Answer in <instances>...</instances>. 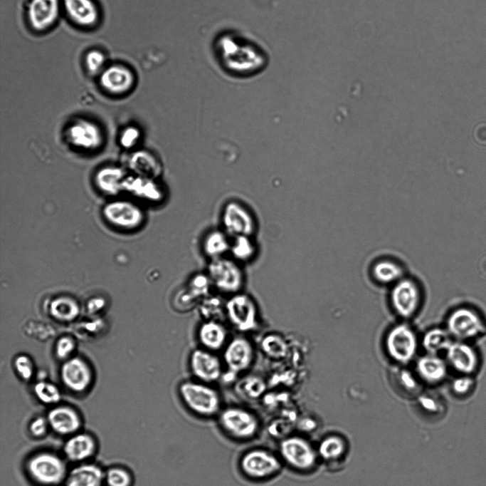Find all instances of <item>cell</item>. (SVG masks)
<instances>
[{"mask_svg": "<svg viewBox=\"0 0 486 486\" xmlns=\"http://www.w3.org/2000/svg\"><path fill=\"white\" fill-rule=\"evenodd\" d=\"M178 393L186 409L199 418L216 417L223 408L219 392L210 383L184 381L179 384Z\"/></svg>", "mask_w": 486, "mask_h": 486, "instance_id": "cell-1", "label": "cell"}, {"mask_svg": "<svg viewBox=\"0 0 486 486\" xmlns=\"http://www.w3.org/2000/svg\"><path fill=\"white\" fill-rule=\"evenodd\" d=\"M217 417L222 431L235 440H250L259 433V418L245 407L230 405L223 408Z\"/></svg>", "mask_w": 486, "mask_h": 486, "instance_id": "cell-2", "label": "cell"}, {"mask_svg": "<svg viewBox=\"0 0 486 486\" xmlns=\"http://www.w3.org/2000/svg\"><path fill=\"white\" fill-rule=\"evenodd\" d=\"M282 461L278 453L263 448L245 451L239 458L238 467L247 479L265 481L273 478L282 469Z\"/></svg>", "mask_w": 486, "mask_h": 486, "instance_id": "cell-3", "label": "cell"}, {"mask_svg": "<svg viewBox=\"0 0 486 486\" xmlns=\"http://www.w3.org/2000/svg\"><path fill=\"white\" fill-rule=\"evenodd\" d=\"M212 286L221 293L233 295L241 292L245 276L239 262L232 257H223L210 260L207 267Z\"/></svg>", "mask_w": 486, "mask_h": 486, "instance_id": "cell-4", "label": "cell"}, {"mask_svg": "<svg viewBox=\"0 0 486 486\" xmlns=\"http://www.w3.org/2000/svg\"><path fill=\"white\" fill-rule=\"evenodd\" d=\"M225 317L241 333L255 331L258 326V309L253 299L238 292L231 295L225 304Z\"/></svg>", "mask_w": 486, "mask_h": 486, "instance_id": "cell-5", "label": "cell"}, {"mask_svg": "<svg viewBox=\"0 0 486 486\" xmlns=\"http://www.w3.org/2000/svg\"><path fill=\"white\" fill-rule=\"evenodd\" d=\"M26 469L30 477L37 483L53 486L60 484L66 478V465L63 460L54 453L42 452L29 458Z\"/></svg>", "mask_w": 486, "mask_h": 486, "instance_id": "cell-6", "label": "cell"}, {"mask_svg": "<svg viewBox=\"0 0 486 486\" xmlns=\"http://www.w3.org/2000/svg\"><path fill=\"white\" fill-rule=\"evenodd\" d=\"M447 330L457 341H467L478 337L486 330L480 314L468 307H459L449 315L446 322Z\"/></svg>", "mask_w": 486, "mask_h": 486, "instance_id": "cell-7", "label": "cell"}, {"mask_svg": "<svg viewBox=\"0 0 486 486\" xmlns=\"http://www.w3.org/2000/svg\"><path fill=\"white\" fill-rule=\"evenodd\" d=\"M222 361L228 373L233 377L247 371L253 365L255 348L250 340L243 335L230 339L223 349Z\"/></svg>", "mask_w": 486, "mask_h": 486, "instance_id": "cell-8", "label": "cell"}, {"mask_svg": "<svg viewBox=\"0 0 486 486\" xmlns=\"http://www.w3.org/2000/svg\"><path fill=\"white\" fill-rule=\"evenodd\" d=\"M389 356L396 362L406 364L415 356L418 340L413 330L405 324L393 326L385 341Z\"/></svg>", "mask_w": 486, "mask_h": 486, "instance_id": "cell-9", "label": "cell"}, {"mask_svg": "<svg viewBox=\"0 0 486 486\" xmlns=\"http://www.w3.org/2000/svg\"><path fill=\"white\" fill-rule=\"evenodd\" d=\"M105 219L111 225L122 229H134L144 222V213L142 208L128 200H113L102 209Z\"/></svg>", "mask_w": 486, "mask_h": 486, "instance_id": "cell-10", "label": "cell"}, {"mask_svg": "<svg viewBox=\"0 0 486 486\" xmlns=\"http://www.w3.org/2000/svg\"><path fill=\"white\" fill-rule=\"evenodd\" d=\"M189 368L194 379L212 384L221 379L224 373L223 361L215 352L198 348L189 356Z\"/></svg>", "mask_w": 486, "mask_h": 486, "instance_id": "cell-11", "label": "cell"}, {"mask_svg": "<svg viewBox=\"0 0 486 486\" xmlns=\"http://www.w3.org/2000/svg\"><path fill=\"white\" fill-rule=\"evenodd\" d=\"M97 77L101 89L114 96H120L129 93L136 81L132 70L118 63L107 65Z\"/></svg>", "mask_w": 486, "mask_h": 486, "instance_id": "cell-12", "label": "cell"}, {"mask_svg": "<svg viewBox=\"0 0 486 486\" xmlns=\"http://www.w3.org/2000/svg\"><path fill=\"white\" fill-rule=\"evenodd\" d=\"M278 455L282 461L289 466L305 470L315 462V455L309 443L302 438L290 436L278 445Z\"/></svg>", "mask_w": 486, "mask_h": 486, "instance_id": "cell-13", "label": "cell"}, {"mask_svg": "<svg viewBox=\"0 0 486 486\" xmlns=\"http://www.w3.org/2000/svg\"><path fill=\"white\" fill-rule=\"evenodd\" d=\"M61 9L60 0H30L26 9L30 28L36 33L48 31L58 21Z\"/></svg>", "mask_w": 486, "mask_h": 486, "instance_id": "cell-14", "label": "cell"}, {"mask_svg": "<svg viewBox=\"0 0 486 486\" xmlns=\"http://www.w3.org/2000/svg\"><path fill=\"white\" fill-rule=\"evenodd\" d=\"M65 135L73 147L83 150H95L103 143L102 131L95 123L80 118L72 122L67 128Z\"/></svg>", "mask_w": 486, "mask_h": 486, "instance_id": "cell-15", "label": "cell"}, {"mask_svg": "<svg viewBox=\"0 0 486 486\" xmlns=\"http://www.w3.org/2000/svg\"><path fill=\"white\" fill-rule=\"evenodd\" d=\"M420 300L419 288L409 279H401L391 292L392 306L396 313L403 318H409L416 312Z\"/></svg>", "mask_w": 486, "mask_h": 486, "instance_id": "cell-16", "label": "cell"}, {"mask_svg": "<svg viewBox=\"0 0 486 486\" xmlns=\"http://www.w3.org/2000/svg\"><path fill=\"white\" fill-rule=\"evenodd\" d=\"M67 18L76 26L90 29L100 20V11L94 0H60Z\"/></svg>", "mask_w": 486, "mask_h": 486, "instance_id": "cell-17", "label": "cell"}, {"mask_svg": "<svg viewBox=\"0 0 486 486\" xmlns=\"http://www.w3.org/2000/svg\"><path fill=\"white\" fill-rule=\"evenodd\" d=\"M222 222L225 232L230 236H250L255 229L254 220L242 205L232 202L224 207Z\"/></svg>", "mask_w": 486, "mask_h": 486, "instance_id": "cell-18", "label": "cell"}, {"mask_svg": "<svg viewBox=\"0 0 486 486\" xmlns=\"http://www.w3.org/2000/svg\"><path fill=\"white\" fill-rule=\"evenodd\" d=\"M445 353L447 363L460 374L471 376L477 371L478 355L466 341H453Z\"/></svg>", "mask_w": 486, "mask_h": 486, "instance_id": "cell-19", "label": "cell"}, {"mask_svg": "<svg viewBox=\"0 0 486 486\" xmlns=\"http://www.w3.org/2000/svg\"><path fill=\"white\" fill-rule=\"evenodd\" d=\"M61 378L68 388L75 392H81L90 385L92 372L90 366L83 360L75 358L63 365Z\"/></svg>", "mask_w": 486, "mask_h": 486, "instance_id": "cell-20", "label": "cell"}, {"mask_svg": "<svg viewBox=\"0 0 486 486\" xmlns=\"http://www.w3.org/2000/svg\"><path fill=\"white\" fill-rule=\"evenodd\" d=\"M201 348L216 352L223 349L228 340V331L221 321L204 320L197 331Z\"/></svg>", "mask_w": 486, "mask_h": 486, "instance_id": "cell-21", "label": "cell"}, {"mask_svg": "<svg viewBox=\"0 0 486 486\" xmlns=\"http://www.w3.org/2000/svg\"><path fill=\"white\" fill-rule=\"evenodd\" d=\"M49 427L59 435H73L81 425L78 413L72 408L58 405L51 408L47 415Z\"/></svg>", "mask_w": 486, "mask_h": 486, "instance_id": "cell-22", "label": "cell"}, {"mask_svg": "<svg viewBox=\"0 0 486 486\" xmlns=\"http://www.w3.org/2000/svg\"><path fill=\"white\" fill-rule=\"evenodd\" d=\"M124 192L152 202H159L164 196L163 190L156 179L136 175L127 176Z\"/></svg>", "mask_w": 486, "mask_h": 486, "instance_id": "cell-23", "label": "cell"}, {"mask_svg": "<svg viewBox=\"0 0 486 486\" xmlns=\"http://www.w3.org/2000/svg\"><path fill=\"white\" fill-rule=\"evenodd\" d=\"M126 172L117 166L104 167L95 175V182L97 188L107 195H117L124 192L127 177Z\"/></svg>", "mask_w": 486, "mask_h": 486, "instance_id": "cell-24", "label": "cell"}, {"mask_svg": "<svg viewBox=\"0 0 486 486\" xmlns=\"http://www.w3.org/2000/svg\"><path fill=\"white\" fill-rule=\"evenodd\" d=\"M105 472L93 463L79 465L73 467L65 478V486H101Z\"/></svg>", "mask_w": 486, "mask_h": 486, "instance_id": "cell-25", "label": "cell"}, {"mask_svg": "<svg viewBox=\"0 0 486 486\" xmlns=\"http://www.w3.org/2000/svg\"><path fill=\"white\" fill-rule=\"evenodd\" d=\"M95 443L88 433H74L63 446L66 457L73 462H79L89 458L95 452Z\"/></svg>", "mask_w": 486, "mask_h": 486, "instance_id": "cell-26", "label": "cell"}, {"mask_svg": "<svg viewBox=\"0 0 486 486\" xmlns=\"http://www.w3.org/2000/svg\"><path fill=\"white\" fill-rule=\"evenodd\" d=\"M128 166L136 175L157 179L162 172L158 159L147 150H137L131 154Z\"/></svg>", "mask_w": 486, "mask_h": 486, "instance_id": "cell-27", "label": "cell"}, {"mask_svg": "<svg viewBox=\"0 0 486 486\" xmlns=\"http://www.w3.org/2000/svg\"><path fill=\"white\" fill-rule=\"evenodd\" d=\"M416 371L424 381L436 383L445 378L447 362L438 355L428 353L417 361Z\"/></svg>", "mask_w": 486, "mask_h": 486, "instance_id": "cell-28", "label": "cell"}, {"mask_svg": "<svg viewBox=\"0 0 486 486\" xmlns=\"http://www.w3.org/2000/svg\"><path fill=\"white\" fill-rule=\"evenodd\" d=\"M231 242L226 232L212 231L206 236L203 242V251L210 260L226 257L230 252Z\"/></svg>", "mask_w": 486, "mask_h": 486, "instance_id": "cell-29", "label": "cell"}, {"mask_svg": "<svg viewBox=\"0 0 486 486\" xmlns=\"http://www.w3.org/2000/svg\"><path fill=\"white\" fill-rule=\"evenodd\" d=\"M451 337L447 329L434 328L425 334L422 345L428 353L438 355L446 351L453 342Z\"/></svg>", "mask_w": 486, "mask_h": 486, "instance_id": "cell-30", "label": "cell"}, {"mask_svg": "<svg viewBox=\"0 0 486 486\" xmlns=\"http://www.w3.org/2000/svg\"><path fill=\"white\" fill-rule=\"evenodd\" d=\"M372 274L377 281L381 284H391L396 283L401 279L403 270L395 262L383 259L374 265Z\"/></svg>", "mask_w": 486, "mask_h": 486, "instance_id": "cell-31", "label": "cell"}, {"mask_svg": "<svg viewBox=\"0 0 486 486\" xmlns=\"http://www.w3.org/2000/svg\"><path fill=\"white\" fill-rule=\"evenodd\" d=\"M233 237L229 252L232 258L239 263L250 261L256 252L255 246L250 236L238 235Z\"/></svg>", "mask_w": 486, "mask_h": 486, "instance_id": "cell-32", "label": "cell"}, {"mask_svg": "<svg viewBox=\"0 0 486 486\" xmlns=\"http://www.w3.org/2000/svg\"><path fill=\"white\" fill-rule=\"evenodd\" d=\"M225 304L218 296L208 294L199 304V311L204 320L221 321L225 317Z\"/></svg>", "mask_w": 486, "mask_h": 486, "instance_id": "cell-33", "label": "cell"}, {"mask_svg": "<svg viewBox=\"0 0 486 486\" xmlns=\"http://www.w3.org/2000/svg\"><path fill=\"white\" fill-rule=\"evenodd\" d=\"M51 312L57 319L70 321L77 316L78 306L73 299L59 297L52 302Z\"/></svg>", "mask_w": 486, "mask_h": 486, "instance_id": "cell-34", "label": "cell"}, {"mask_svg": "<svg viewBox=\"0 0 486 486\" xmlns=\"http://www.w3.org/2000/svg\"><path fill=\"white\" fill-rule=\"evenodd\" d=\"M263 351L273 359L283 358L287 352V346L284 338L276 334L265 336L260 343Z\"/></svg>", "mask_w": 486, "mask_h": 486, "instance_id": "cell-35", "label": "cell"}, {"mask_svg": "<svg viewBox=\"0 0 486 486\" xmlns=\"http://www.w3.org/2000/svg\"><path fill=\"white\" fill-rule=\"evenodd\" d=\"M239 393L248 398L260 396L266 388L265 382L260 376L250 375L245 376L237 386Z\"/></svg>", "mask_w": 486, "mask_h": 486, "instance_id": "cell-36", "label": "cell"}, {"mask_svg": "<svg viewBox=\"0 0 486 486\" xmlns=\"http://www.w3.org/2000/svg\"><path fill=\"white\" fill-rule=\"evenodd\" d=\"M211 286L208 274L199 273L191 276L185 289L199 303L203 298L210 294Z\"/></svg>", "mask_w": 486, "mask_h": 486, "instance_id": "cell-37", "label": "cell"}, {"mask_svg": "<svg viewBox=\"0 0 486 486\" xmlns=\"http://www.w3.org/2000/svg\"><path fill=\"white\" fill-rule=\"evenodd\" d=\"M106 63V56L98 49H91L84 56L85 68L87 73L93 76H98L107 66Z\"/></svg>", "mask_w": 486, "mask_h": 486, "instance_id": "cell-38", "label": "cell"}, {"mask_svg": "<svg viewBox=\"0 0 486 486\" xmlns=\"http://www.w3.org/2000/svg\"><path fill=\"white\" fill-rule=\"evenodd\" d=\"M34 393L38 399L46 404H56L60 399L58 388L48 382H39L34 388Z\"/></svg>", "mask_w": 486, "mask_h": 486, "instance_id": "cell-39", "label": "cell"}, {"mask_svg": "<svg viewBox=\"0 0 486 486\" xmlns=\"http://www.w3.org/2000/svg\"><path fill=\"white\" fill-rule=\"evenodd\" d=\"M344 450L342 440L332 436L326 438L320 445V454L326 459L335 458L339 456Z\"/></svg>", "mask_w": 486, "mask_h": 486, "instance_id": "cell-40", "label": "cell"}, {"mask_svg": "<svg viewBox=\"0 0 486 486\" xmlns=\"http://www.w3.org/2000/svg\"><path fill=\"white\" fill-rule=\"evenodd\" d=\"M108 486H130L132 482L130 473L121 467L110 468L105 475Z\"/></svg>", "mask_w": 486, "mask_h": 486, "instance_id": "cell-41", "label": "cell"}, {"mask_svg": "<svg viewBox=\"0 0 486 486\" xmlns=\"http://www.w3.org/2000/svg\"><path fill=\"white\" fill-rule=\"evenodd\" d=\"M475 381L471 376L461 375L456 378L452 383L453 391L458 396H466L474 388Z\"/></svg>", "mask_w": 486, "mask_h": 486, "instance_id": "cell-42", "label": "cell"}, {"mask_svg": "<svg viewBox=\"0 0 486 486\" xmlns=\"http://www.w3.org/2000/svg\"><path fill=\"white\" fill-rule=\"evenodd\" d=\"M139 138V131L134 127H128L121 134L120 141L125 148L133 147Z\"/></svg>", "mask_w": 486, "mask_h": 486, "instance_id": "cell-43", "label": "cell"}, {"mask_svg": "<svg viewBox=\"0 0 486 486\" xmlns=\"http://www.w3.org/2000/svg\"><path fill=\"white\" fill-rule=\"evenodd\" d=\"M75 343L73 338L68 336L60 338L56 344V354L60 358L68 357L74 350Z\"/></svg>", "mask_w": 486, "mask_h": 486, "instance_id": "cell-44", "label": "cell"}, {"mask_svg": "<svg viewBox=\"0 0 486 486\" xmlns=\"http://www.w3.org/2000/svg\"><path fill=\"white\" fill-rule=\"evenodd\" d=\"M15 366L19 374L25 379H29L33 373V365L28 358L19 356L15 361Z\"/></svg>", "mask_w": 486, "mask_h": 486, "instance_id": "cell-45", "label": "cell"}, {"mask_svg": "<svg viewBox=\"0 0 486 486\" xmlns=\"http://www.w3.org/2000/svg\"><path fill=\"white\" fill-rule=\"evenodd\" d=\"M48 427L47 418L37 417L31 422L29 430L33 435L40 437L46 434Z\"/></svg>", "mask_w": 486, "mask_h": 486, "instance_id": "cell-46", "label": "cell"}]
</instances>
